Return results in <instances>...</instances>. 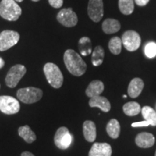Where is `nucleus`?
I'll list each match as a JSON object with an SVG mask.
<instances>
[{"label": "nucleus", "instance_id": "473e14b6", "mask_svg": "<svg viewBox=\"0 0 156 156\" xmlns=\"http://www.w3.org/2000/svg\"><path fill=\"white\" fill-rule=\"evenodd\" d=\"M16 2H22L23 1V0H15Z\"/></svg>", "mask_w": 156, "mask_h": 156}, {"label": "nucleus", "instance_id": "423d86ee", "mask_svg": "<svg viewBox=\"0 0 156 156\" xmlns=\"http://www.w3.org/2000/svg\"><path fill=\"white\" fill-rule=\"evenodd\" d=\"M20 34L16 31L3 30L0 34V51H5L18 43Z\"/></svg>", "mask_w": 156, "mask_h": 156}, {"label": "nucleus", "instance_id": "4be33fe9", "mask_svg": "<svg viewBox=\"0 0 156 156\" xmlns=\"http://www.w3.org/2000/svg\"><path fill=\"white\" fill-rule=\"evenodd\" d=\"M123 111L124 114L129 116H134L139 114L141 112V107L138 103L131 101L125 103L123 106Z\"/></svg>", "mask_w": 156, "mask_h": 156}, {"label": "nucleus", "instance_id": "2eb2a0df", "mask_svg": "<svg viewBox=\"0 0 156 156\" xmlns=\"http://www.w3.org/2000/svg\"><path fill=\"white\" fill-rule=\"evenodd\" d=\"M144 87V83L140 78H134L130 82L128 87V94L132 98L138 97Z\"/></svg>", "mask_w": 156, "mask_h": 156}, {"label": "nucleus", "instance_id": "c756f323", "mask_svg": "<svg viewBox=\"0 0 156 156\" xmlns=\"http://www.w3.org/2000/svg\"><path fill=\"white\" fill-rule=\"evenodd\" d=\"M134 1L138 6H145L149 2L150 0H134Z\"/></svg>", "mask_w": 156, "mask_h": 156}, {"label": "nucleus", "instance_id": "aec40b11", "mask_svg": "<svg viewBox=\"0 0 156 156\" xmlns=\"http://www.w3.org/2000/svg\"><path fill=\"white\" fill-rule=\"evenodd\" d=\"M121 127L119 122L116 119H111L106 125V132L112 139H117L120 134Z\"/></svg>", "mask_w": 156, "mask_h": 156}, {"label": "nucleus", "instance_id": "0eeeda50", "mask_svg": "<svg viewBox=\"0 0 156 156\" xmlns=\"http://www.w3.org/2000/svg\"><path fill=\"white\" fill-rule=\"evenodd\" d=\"M20 109L19 101L15 98L9 95L0 96V111L7 115L15 114Z\"/></svg>", "mask_w": 156, "mask_h": 156}, {"label": "nucleus", "instance_id": "a878e982", "mask_svg": "<svg viewBox=\"0 0 156 156\" xmlns=\"http://www.w3.org/2000/svg\"><path fill=\"white\" fill-rule=\"evenodd\" d=\"M122 39L119 37H113V38L109 41L108 42V48L110 51L113 54L118 55L122 51Z\"/></svg>", "mask_w": 156, "mask_h": 156}, {"label": "nucleus", "instance_id": "4468645a", "mask_svg": "<svg viewBox=\"0 0 156 156\" xmlns=\"http://www.w3.org/2000/svg\"><path fill=\"white\" fill-rule=\"evenodd\" d=\"M89 106L90 107H98L104 112H108L111 110V103L106 98L101 96H95L90 98L89 101Z\"/></svg>", "mask_w": 156, "mask_h": 156}, {"label": "nucleus", "instance_id": "393cba45", "mask_svg": "<svg viewBox=\"0 0 156 156\" xmlns=\"http://www.w3.org/2000/svg\"><path fill=\"white\" fill-rule=\"evenodd\" d=\"M119 7L122 14L129 15L134 11L133 0H119Z\"/></svg>", "mask_w": 156, "mask_h": 156}, {"label": "nucleus", "instance_id": "cd10ccee", "mask_svg": "<svg viewBox=\"0 0 156 156\" xmlns=\"http://www.w3.org/2000/svg\"><path fill=\"white\" fill-rule=\"evenodd\" d=\"M63 0H48V3L54 8H60L63 5Z\"/></svg>", "mask_w": 156, "mask_h": 156}, {"label": "nucleus", "instance_id": "6ab92c4d", "mask_svg": "<svg viewBox=\"0 0 156 156\" xmlns=\"http://www.w3.org/2000/svg\"><path fill=\"white\" fill-rule=\"evenodd\" d=\"M18 134L20 136H21L28 144L32 143L36 140V134L31 130L30 127L28 125L20 126L18 129Z\"/></svg>", "mask_w": 156, "mask_h": 156}, {"label": "nucleus", "instance_id": "f8f14e48", "mask_svg": "<svg viewBox=\"0 0 156 156\" xmlns=\"http://www.w3.org/2000/svg\"><path fill=\"white\" fill-rule=\"evenodd\" d=\"M112 149L111 145L106 142H95L90 150L88 156H112Z\"/></svg>", "mask_w": 156, "mask_h": 156}, {"label": "nucleus", "instance_id": "bb28decb", "mask_svg": "<svg viewBox=\"0 0 156 156\" xmlns=\"http://www.w3.org/2000/svg\"><path fill=\"white\" fill-rule=\"evenodd\" d=\"M145 54L147 58H152L156 56V44L155 42H149L145 45L144 48Z\"/></svg>", "mask_w": 156, "mask_h": 156}, {"label": "nucleus", "instance_id": "9d476101", "mask_svg": "<svg viewBox=\"0 0 156 156\" xmlns=\"http://www.w3.org/2000/svg\"><path fill=\"white\" fill-rule=\"evenodd\" d=\"M56 19L60 24L67 28L75 26L78 22L77 15L72 8L62 9L58 12Z\"/></svg>", "mask_w": 156, "mask_h": 156}, {"label": "nucleus", "instance_id": "39448f33", "mask_svg": "<svg viewBox=\"0 0 156 156\" xmlns=\"http://www.w3.org/2000/svg\"><path fill=\"white\" fill-rule=\"evenodd\" d=\"M26 68L22 64H16L10 68L5 78V83L7 87H15L19 83L20 80L26 73Z\"/></svg>", "mask_w": 156, "mask_h": 156}, {"label": "nucleus", "instance_id": "7ed1b4c3", "mask_svg": "<svg viewBox=\"0 0 156 156\" xmlns=\"http://www.w3.org/2000/svg\"><path fill=\"white\" fill-rule=\"evenodd\" d=\"M44 72L48 83L54 88H60L64 81V77L61 70L55 64L46 63L44 65Z\"/></svg>", "mask_w": 156, "mask_h": 156}, {"label": "nucleus", "instance_id": "5701e85b", "mask_svg": "<svg viewBox=\"0 0 156 156\" xmlns=\"http://www.w3.org/2000/svg\"><path fill=\"white\" fill-rule=\"evenodd\" d=\"M142 114L145 121L149 122L150 125L156 126V112L150 106H144L142 109Z\"/></svg>", "mask_w": 156, "mask_h": 156}, {"label": "nucleus", "instance_id": "6e6552de", "mask_svg": "<svg viewBox=\"0 0 156 156\" xmlns=\"http://www.w3.org/2000/svg\"><path fill=\"white\" fill-rule=\"evenodd\" d=\"M122 44L129 51H134L139 48L141 44L140 35L134 30H127L123 34Z\"/></svg>", "mask_w": 156, "mask_h": 156}, {"label": "nucleus", "instance_id": "72a5a7b5", "mask_svg": "<svg viewBox=\"0 0 156 156\" xmlns=\"http://www.w3.org/2000/svg\"><path fill=\"white\" fill-rule=\"evenodd\" d=\"M32 1H33V2H36L40 1V0H32Z\"/></svg>", "mask_w": 156, "mask_h": 156}, {"label": "nucleus", "instance_id": "f3484780", "mask_svg": "<svg viewBox=\"0 0 156 156\" xmlns=\"http://www.w3.org/2000/svg\"><path fill=\"white\" fill-rule=\"evenodd\" d=\"M103 90H104V85L102 82L100 80H93L87 86L85 93L87 96L93 98L100 95Z\"/></svg>", "mask_w": 156, "mask_h": 156}, {"label": "nucleus", "instance_id": "a211bd4d", "mask_svg": "<svg viewBox=\"0 0 156 156\" xmlns=\"http://www.w3.org/2000/svg\"><path fill=\"white\" fill-rule=\"evenodd\" d=\"M120 28V23L115 19H106L102 24V30L106 34H112L118 32Z\"/></svg>", "mask_w": 156, "mask_h": 156}, {"label": "nucleus", "instance_id": "20e7f679", "mask_svg": "<svg viewBox=\"0 0 156 156\" xmlns=\"http://www.w3.org/2000/svg\"><path fill=\"white\" fill-rule=\"evenodd\" d=\"M43 96V91L34 87L20 88L17 90V97L20 101L26 104H32L40 101Z\"/></svg>", "mask_w": 156, "mask_h": 156}, {"label": "nucleus", "instance_id": "c85d7f7f", "mask_svg": "<svg viewBox=\"0 0 156 156\" xmlns=\"http://www.w3.org/2000/svg\"><path fill=\"white\" fill-rule=\"evenodd\" d=\"M150 124L149 122H147V121H143V122H135L132 123V126L133 127H142V126H149Z\"/></svg>", "mask_w": 156, "mask_h": 156}, {"label": "nucleus", "instance_id": "7c9ffc66", "mask_svg": "<svg viewBox=\"0 0 156 156\" xmlns=\"http://www.w3.org/2000/svg\"><path fill=\"white\" fill-rule=\"evenodd\" d=\"M21 156H35L34 154L31 153L30 152H28V151H25L22 153L21 154Z\"/></svg>", "mask_w": 156, "mask_h": 156}, {"label": "nucleus", "instance_id": "2f4dec72", "mask_svg": "<svg viewBox=\"0 0 156 156\" xmlns=\"http://www.w3.org/2000/svg\"><path fill=\"white\" fill-rule=\"evenodd\" d=\"M5 61H4L3 58L0 57V69H2V68L5 66Z\"/></svg>", "mask_w": 156, "mask_h": 156}, {"label": "nucleus", "instance_id": "1a4fd4ad", "mask_svg": "<svg viewBox=\"0 0 156 156\" xmlns=\"http://www.w3.org/2000/svg\"><path fill=\"white\" fill-rule=\"evenodd\" d=\"M73 137L69 130L65 126L58 128L54 136V144L61 150H66L72 143Z\"/></svg>", "mask_w": 156, "mask_h": 156}, {"label": "nucleus", "instance_id": "412c9836", "mask_svg": "<svg viewBox=\"0 0 156 156\" xmlns=\"http://www.w3.org/2000/svg\"><path fill=\"white\" fill-rule=\"evenodd\" d=\"M78 47L83 56H87L92 52V43L88 37H83L79 40Z\"/></svg>", "mask_w": 156, "mask_h": 156}, {"label": "nucleus", "instance_id": "f257e3e1", "mask_svg": "<svg viewBox=\"0 0 156 156\" xmlns=\"http://www.w3.org/2000/svg\"><path fill=\"white\" fill-rule=\"evenodd\" d=\"M64 62L68 71L73 75L80 77L85 73L87 64L77 52L68 49L64 54Z\"/></svg>", "mask_w": 156, "mask_h": 156}, {"label": "nucleus", "instance_id": "b1692460", "mask_svg": "<svg viewBox=\"0 0 156 156\" xmlns=\"http://www.w3.org/2000/svg\"><path fill=\"white\" fill-rule=\"evenodd\" d=\"M104 50L101 46H97L93 50L91 57L92 64L95 67H98L102 64L103 59H104Z\"/></svg>", "mask_w": 156, "mask_h": 156}, {"label": "nucleus", "instance_id": "9b49d317", "mask_svg": "<svg viewBox=\"0 0 156 156\" xmlns=\"http://www.w3.org/2000/svg\"><path fill=\"white\" fill-rule=\"evenodd\" d=\"M87 13L93 22H100L103 17V0H89Z\"/></svg>", "mask_w": 156, "mask_h": 156}, {"label": "nucleus", "instance_id": "f03ea898", "mask_svg": "<svg viewBox=\"0 0 156 156\" xmlns=\"http://www.w3.org/2000/svg\"><path fill=\"white\" fill-rule=\"evenodd\" d=\"M22 14V9L15 0H2L0 16L8 21H17Z\"/></svg>", "mask_w": 156, "mask_h": 156}, {"label": "nucleus", "instance_id": "f704fd0d", "mask_svg": "<svg viewBox=\"0 0 156 156\" xmlns=\"http://www.w3.org/2000/svg\"><path fill=\"white\" fill-rule=\"evenodd\" d=\"M155 156H156V151H155Z\"/></svg>", "mask_w": 156, "mask_h": 156}, {"label": "nucleus", "instance_id": "ddd939ff", "mask_svg": "<svg viewBox=\"0 0 156 156\" xmlns=\"http://www.w3.org/2000/svg\"><path fill=\"white\" fill-rule=\"evenodd\" d=\"M155 136L148 132H142L138 134L135 138L136 145L142 148H148L155 144Z\"/></svg>", "mask_w": 156, "mask_h": 156}, {"label": "nucleus", "instance_id": "dca6fc26", "mask_svg": "<svg viewBox=\"0 0 156 156\" xmlns=\"http://www.w3.org/2000/svg\"><path fill=\"white\" fill-rule=\"evenodd\" d=\"M83 134L85 139L89 142H93L96 139V126L92 121H85L83 123Z\"/></svg>", "mask_w": 156, "mask_h": 156}]
</instances>
